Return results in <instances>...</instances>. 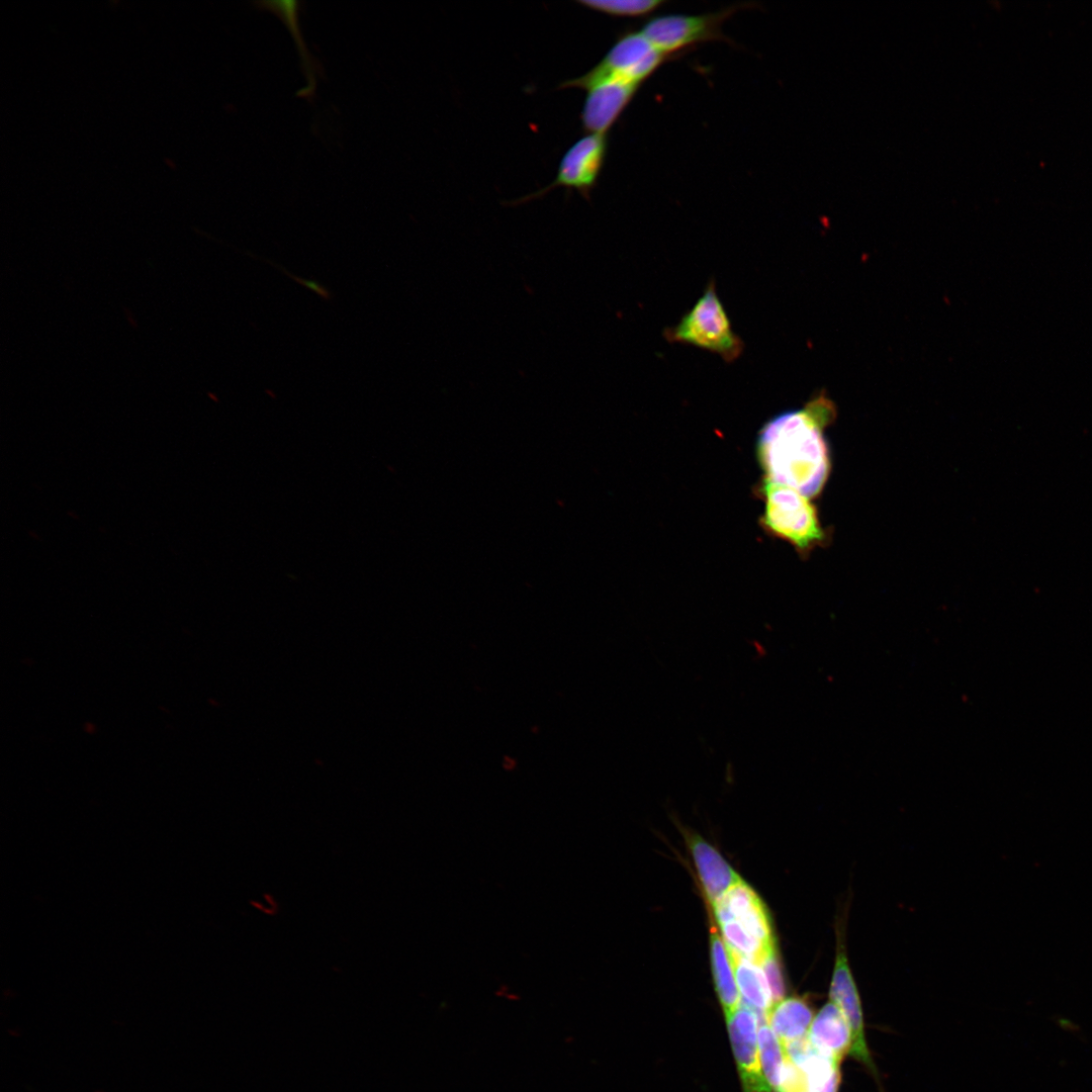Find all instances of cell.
<instances>
[{
	"label": "cell",
	"instance_id": "obj_1",
	"mask_svg": "<svg viewBox=\"0 0 1092 1092\" xmlns=\"http://www.w3.org/2000/svg\"><path fill=\"white\" fill-rule=\"evenodd\" d=\"M835 415L833 402L821 393L803 407L766 422L757 439L758 461L765 478L807 497L817 495L830 471L824 431Z\"/></svg>",
	"mask_w": 1092,
	"mask_h": 1092
},
{
	"label": "cell",
	"instance_id": "obj_2",
	"mask_svg": "<svg viewBox=\"0 0 1092 1092\" xmlns=\"http://www.w3.org/2000/svg\"><path fill=\"white\" fill-rule=\"evenodd\" d=\"M757 493L764 503L759 523L766 533L790 542L803 556L827 541L817 510L807 496L766 478Z\"/></svg>",
	"mask_w": 1092,
	"mask_h": 1092
},
{
	"label": "cell",
	"instance_id": "obj_3",
	"mask_svg": "<svg viewBox=\"0 0 1092 1092\" xmlns=\"http://www.w3.org/2000/svg\"><path fill=\"white\" fill-rule=\"evenodd\" d=\"M664 338L708 350L731 363L743 352L744 343L734 333L725 308L719 299L714 281H710L695 305L679 323L665 329Z\"/></svg>",
	"mask_w": 1092,
	"mask_h": 1092
},
{
	"label": "cell",
	"instance_id": "obj_4",
	"mask_svg": "<svg viewBox=\"0 0 1092 1092\" xmlns=\"http://www.w3.org/2000/svg\"><path fill=\"white\" fill-rule=\"evenodd\" d=\"M744 6L733 5L701 15H661L648 19L640 31L657 50L675 56L676 52L702 42L727 40L722 32L723 22Z\"/></svg>",
	"mask_w": 1092,
	"mask_h": 1092
},
{
	"label": "cell",
	"instance_id": "obj_5",
	"mask_svg": "<svg viewBox=\"0 0 1092 1092\" xmlns=\"http://www.w3.org/2000/svg\"><path fill=\"white\" fill-rule=\"evenodd\" d=\"M641 84L616 77L593 76L587 72L559 85V89L579 88L586 91L580 113L583 129L589 133H608L633 99Z\"/></svg>",
	"mask_w": 1092,
	"mask_h": 1092
},
{
	"label": "cell",
	"instance_id": "obj_6",
	"mask_svg": "<svg viewBox=\"0 0 1092 1092\" xmlns=\"http://www.w3.org/2000/svg\"><path fill=\"white\" fill-rule=\"evenodd\" d=\"M608 145V133H588L580 138L563 155L552 183L515 203L541 197L556 187L575 189L585 199H589L604 166Z\"/></svg>",
	"mask_w": 1092,
	"mask_h": 1092
},
{
	"label": "cell",
	"instance_id": "obj_7",
	"mask_svg": "<svg viewBox=\"0 0 1092 1092\" xmlns=\"http://www.w3.org/2000/svg\"><path fill=\"white\" fill-rule=\"evenodd\" d=\"M829 988V1000L843 1013L851 1033L849 1055L862 1064L878 1080V1072L868 1045L861 1001L851 973L840 929H837L836 952Z\"/></svg>",
	"mask_w": 1092,
	"mask_h": 1092
},
{
	"label": "cell",
	"instance_id": "obj_8",
	"mask_svg": "<svg viewBox=\"0 0 1092 1092\" xmlns=\"http://www.w3.org/2000/svg\"><path fill=\"white\" fill-rule=\"evenodd\" d=\"M671 57L657 50L641 31L622 33L602 61L587 73L641 84Z\"/></svg>",
	"mask_w": 1092,
	"mask_h": 1092
},
{
	"label": "cell",
	"instance_id": "obj_9",
	"mask_svg": "<svg viewBox=\"0 0 1092 1092\" xmlns=\"http://www.w3.org/2000/svg\"><path fill=\"white\" fill-rule=\"evenodd\" d=\"M726 1021L742 1092H772L759 1060L758 1014L745 1004L739 1005Z\"/></svg>",
	"mask_w": 1092,
	"mask_h": 1092
},
{
	"label": "cell",
	"instance_id": "obj_10",
	"mask_svg": "<svg viewBox=\"0 0 1092 1092\" xmlns=\"http://www.w3.org/2000/svg\"><path fill=\"white\" fill-rule=\"evenodd\" d=\"M712 907L718 924L734 921L753 937L776 945L766 907L745 882L731 887Z\"/></svg>",
	"mask_w": 1092,
	"mask_h": 1092
},
{
	"label": "cell",
	"instance_id": "obj_11",
	"mask_svg": "<svg viewBox=\"0 0 1092 1092\" xmlns=\"http://www.w3.org/2000/svg\"><path fill=\"white\" fill-rule=\"evenodd\" d=\"M689 844L706 898L713 905L742 879L718 850L700 836L692 835Z\"/></svg>",
	"mask_w": 1092,
	"mask_h": 1092
},
{
	"label": "cell",
	"instance_id": "obj_12",
	"mask_svg": "<svg viewBox=\"0 0 1092 1092\" xmlns=\"http://www.w3.org/2000/svg\"><path fill=\"white\" fill-rule=\"evenodd\" d=\"M808 1037L821 1053L842 1063L851 1048V1033L838 1006L829 1000L814 1016Z\"/></svg>",
	"mask_w": 1092,
	"mask_h": 1092
},
{
	"label": "cell",
	"instance_id": "obj_13",
	"mask_svg": "<svg viewBox=\"0 0 1092 1092\" xmlns=\"http://www.w3.org/2000/svg\"><path fill=\"white\" fill-rule=\"evenodd\" d=\"M765 1018L784 1045L808 1034L814 1012L806 997L791 996L774 1005Z\"/></svg>",
	"mask_w": 1092,
	"mask_h": 1092
},
{
	"label": "cell",
	"instance_id": "obj_14",
	"mask_svg": "<svg viewBox=\"0 0 1092 1092\" xmlns=\"http://www.w3.org/2000/svg\"><path fill=\"white\" fill-rule=\"evenodd\" d=\"M729 950V949H728ZM736 984L744 1004L766 1017L772 1008L771 992L760 965L729 951Z\"/></svg>",
	"mask_w": 1092,
	"mask_h": 1092
},
{
	"label": "cell",
	"instance_id": "obj_15",
	"mask_svg": "<svg viewBox=\"0 0 1092 1092\" xmlns=\"http://www.w3.org/2000/svg\"><path fill=\"white\" fill-rule=\"evenodd\" d=\"M711 928V965L715 989L725 1018H729L740 1005V993L735 980L729 950L723 938Z\"/></svg>",
	"mask_w": 1092,
	"mask_h": 1092
},
{
	"label": "cell",
	"instance_id": "obj_16",
	"mask_svg": "<svg viewBox=\"0 0 1092 1092\" xmlns=\"http://www.w3.org/2000/svg\"><path fill=\"white\" fill-rule=\"evenodd\" d=\"M254 5L259 9H265V10H268V11L274 13L275 15L280 17L281 20L289 28V30H290V32H291L297 47H298L300 58H301V65H302V68H303V70H304V72L306 74V77H307V80H308V83H309V88H308V90H307V92L305 93L304 96H309L310 95L309 91L311 90L310 87L314 85L313 80L315 78L316 65H314V63H313L314 59L309 55L307 49L305 48L303 38H302L301 33H300V29H299V26H298V12L300 10V2L294 1V0H283V1H281V0L280 1H266V0H264V1H255Z\"/></svg>",
	"mask_w": 1092,
	"mask_h": 1092
},
{
	"label": "cell",
	"instance_id": "obj_17",
	"mask_svg": "<svg viewBox=\"0 0 1092 1092\" xmlns=\"http://www.w3.org/2000/svg\"><path fill=\"white\" fill-rule=\"evenodd\" d=\"M758 1052L761 1068L772 1092H778L781 1084V1076L787 1055L784 1046L766 1022L765 1016H761V1023L757 1031Z\"/></svg>",
	"mask_w": 1092,
	"mask_h": 1092
},
{
	"label": "cell",
	"instance_id": "obj_18",
	"mask_svg": "<svg viewBox=\"0 0 1092 1092\" xmlns=\"http://www.w3.org/2000/svg\"><path fill=\"white\" fill-rule=\"evenodd\" d=\"M578 4L614 17H643L653 13L665 0H577Z\"/></svg>",
	"mask_w": 1092,
	"mask_h": 1092
},
{
	"label": "cell",
	"instance_id": "obj_19",
	"mask_svg": "<svg viewBox=\"0 0 1092 1092\" xmlns=\"http://www.w3.org/2000/svg\"><path fill=\"white\" fill-rule=\"evenodd\" d=\"M760 967L762 968L766 977L771 992L772 1003L774 1005H776L777 1003L785 999L784 997L786 994L784 977L776 951L768 954L760 963Z\"/></svg>",
	"mask_w": 1092,
	"mask_h": 1092
},
{
	"label": "cell",
	"instance_id": "obj_20",
	"mask_svg": "<svg viewBox=\"0 0 1092 1092\" xmlns=\"http://www.w3.org/2000/svg\"><path fill=\"white\" fill-rule=\"evenodd\" d=\"M265 261L270 263L273 266H276V268H278L280 271L285 273L288 277L292 278L294 281L298 282L303 287L308 288L309 290L313 291L314 293H316L318 296H321L325 300H330L331 298H333V293L326 286L322 285L320 282L314 281V280H309V279H304V278L297 277L294 274L289 273L284 267H282V266H280L278 264H275V263H273V262H271V261H269L267 259H265Z\"/></svg>",
	"mask_w": 1092,
	"mask_h": 1092
}]
</instances>
